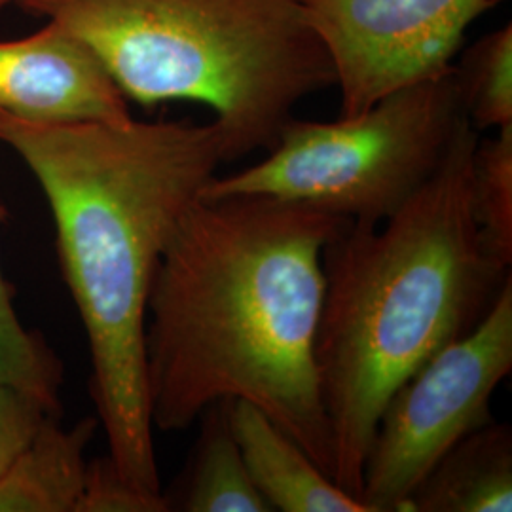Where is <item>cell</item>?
Listing matches in <instances>:
<instances>
[{"label":"cell","instance_id":"1","mask_svg":"<svg viewBox=\"0 0 512 512\" xmlns=\"http://www.w3.org/2000/svg\"><path fill=\"white\" fill-rule=\"evenodd\" d=\"M351 220L266 196L200 198L150 285L145 330L154 431H183L249 401L334 480L315 336L323 253Z\"/></svg>","mask_w":512,"mask_h":512},{"label":"cell","instance_id":"2","mask_svg":"<svg viewBox=\"0 0 512 512\" xmlns=\"http://www.w3.org/2000/svg\"><path fill=\"white\" fill-rule=\"evenodd\" d=\"M0 141L50 205L110 459L135 488L162 495L148 412V294L177 224L224 164L222 131L190 120L46 124L0 110Z\"/></svg>","mask_w":512,"mask_h":512},{"label":"cell","instance_id":"3","mask_svg":"<svg viewBox=\"0 0 512 512\" xmlns=\"http://www.w3.org/2000/svg\"><path fill=\"white\" fill-rule=\"evenodd\" d=\"M478 133L465 118L437 173L393 217L348 222L325 247L315 365L334 482L353 497L393 391L475 329L511 277L486 251L473 213Z\"/></svg>","mask_w":512,"mask_h":512},{"label":"cell","instance_id":"4","mask_svg":"<svg viewBox=\"0 0 512 512\" xmlns=\"http://www.w3.org/2000/svg\"><path fill=\"white\" fill-rule=\"evenodd\" d=\"M82 38L143 107L202 103L222 160L270 150L300 101L336 82L294 0H16Z\"/></svg>","mask_w":512,"mask_h":512},{"label":"cell","instance_id":"5","mask_svg":"<svg viewBox=\"0 0 512 512\" xmlns=\"http://www.w3.org/2000/svg\"><path fill=\"white\" fill-rule=\"evenodd\" d=\"M463 120L452 65L355 116L291 118L262 162L215 175L200 198L266 196L357 224H382L437 173Z\"/></svg>","mask_w":512,"mask_h":512},{"label":"cell","instance_id":"6","mask_svg":"<svg viewBox=\"0 0 512 512\" xmlns=\"http://www.w3.org/2000/svg\"><path fill=\"white\" fill-rule=\"evenodd\" d=\"M512 370V277L475 329L440 349L385 403L363 465L368 512H410L425 476L459 440L492 420Z\"/></svg>","mask_w":512,"mask_h":512},{"label":"cell","instance_id":"7","mask_svg":"<svg viewBox=\"0 0 512 512\" xmlns=\"http://www.w3.org/2000/svg\"><path fill=\"white\" fill-rule=\"evenodd\" d=\"M329 54L340 116L454 65L467 29L499 0H294Z\"/></svg>","mask_w":512,"mask_h":512},{"label":"cell","instance_id":"8","mask_svg":"<svg viewBox=\"0 0 512 512\" xmlns=\"http://www.w3.org/2000/svg\"><path fill=\"white\" fill-rule=\"evenodd\" d=\"M0 110L46 124L133 120L101 59L54 21L37 35L0 42Z\"/></svg>","mask_w":512,"mask_h":512},{"label":"cell","instance_id":"9","mask_svg":"<svg viewBox=\"0 0 512 512\" xmlns=\"http://www.w3.org/2000/svg\"><path fill=\"white\" fill-rule=\"evenodd\" d=\"M228 420L241 458L272 511L368 512L249 401H230Z\"/></svg>","mask_w":512,"mask_h":512},{"label":"cell","instance_id":"10","mask_svg":"<svg viewBox=\"0 0 512 512\" xmlns=\"http://www.w3.org/2000/svg\"><path fill=\"white\" fill-rule=\"evenodd\" d=\"M512 511V431L490 421L450 448L410 499V512Z\"/></svg>","mask_w":512,"mask_h":512},{"label":"cell","instance_id":"11","mask_svg":"<svg viewBox=\"0 0 512 512\" xmlns=\"http://www.w3.org/2000/svg\"><path fill=\"white\" fill-rule=\"evenodd\" d=\"M99 425L86 418L71 429L55 416L0 476V512H74L86 478V448Z\"/></svg>","mask_w":512,"mask_h":512},{"label":"cell","instance_id":"12","mask_svg":"<svg viewBox=\"0 0 512 512\" xmlns=\"http://www.w3.org/2000/svg\"><path fill=\"white\" fill-rule=\"evenodd\" d=\"M230 401L203 412V431L183 499L188 512H270L256 490L228 420Z\"/></svg>","mask_w":512,"mask_h":512},{"label":"cell","instance_id":"13","mask_svg":"<svg viewBox=\"0 0 512 512\" xmlns=\"http://www.w3.org/2000/svg\"><path fill=\"white\" fill-rule=\"evenodd\" d=\"M463 114L473 128L512 124V25L505 23L467 48L454 63Z\"/></svg>","mask_w":512,"mask_h":512},{"label":"cell","instance_id":"14","mask_svg":"<svg viewBox=\"0 0 512 512\" xmlns=\"http://www.w3.org/2000/svg\"><path fill=\"white\" fill-rule=\"evenodd\" d=\"M471 203L486 251L503 268L512 264V124L480 139L471 169Z\"/></svg>","mask_w":512,"mask_h":512},{"label":"cell","instance_id":"15","mask_svg":"<svg viewBox=\"0 0 512 512\" xmlns=\"http://www.w3.org/2000/svg\"><path fill=\"white\" fill-rule=\"evenodd\" d=\"M2 220V207H0ZM0 382L19 387L57 410L61 366L19 319L12 291L0 270Z\"/></svg>","mask_w":512,"mask_h":512},{"label":"cell","instance_id":"16","mask_svg":"<svg viewBox=\"0 0 512 512\" xmlns=\"http://www.w3.org/2000/svg\"><path fill=\"white\" fill-rule=\"evenodd\" d=\"M169 501L164 494L141 492L126 480L114 461L99 458L88 463L82 494L74 512H165Z\"/></svg>","mask_w":512,"mask_h":512},{"label":"cell","instance_id":"17","mask_svg":"<svg viewBox=\"0 0 512 512\" xmlns=\"http://www.w3.org/2000/svg\"><path fill=\"white\" fill-rule=\"evenodd\" d=\"M54 408L35 395L0 382V476L35 439Z\"/></svg>","mask_w":512,"mask_h":512},{"label":"cell","instance_id":"18","mask_svg":"<svg viewBox=\"0 0 512 512\" xmlns=\"http://www.w3.org/2000/svg\"><path fill=\"white\" fill-rule=\"evenodd\" d=\"M10 2H16V0H0V8H4V6L10 4Z\"/></svg>","mask_w":512,"mask_h":512}]
</instances>
